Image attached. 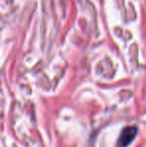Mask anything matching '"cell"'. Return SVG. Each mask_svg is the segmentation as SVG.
<instances>
[{
    "mask_svg": "<svg viewBox=\"0 0 146 147\" xmlns=\"http://www.w3.org/2000/svg\"><path fill=\"white\" fill-rule=\"evenodd\" d=\"M136 135H137V128L135 126H129V127L124 128L118 138L117 146L127 147L133 141V139H134Z\"/></svg>",
    "mask_w": 146,
    "mask_h": 147,
    "instance_id": "1",
    "label": "cell"
}]
</instances>
